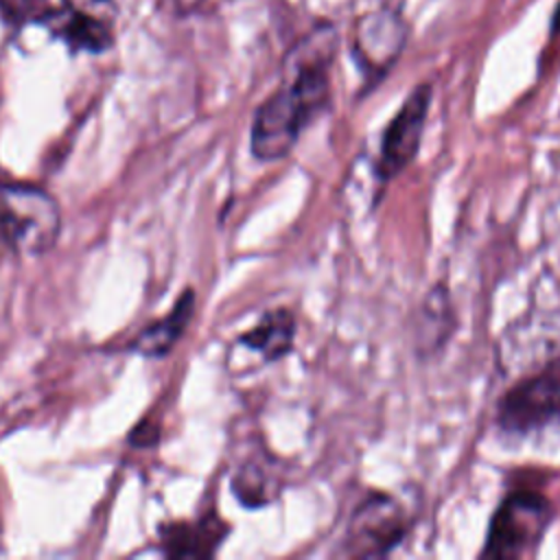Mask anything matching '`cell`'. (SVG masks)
Returning <instances> with one entry per match:
<instances>
[{
	"label": "cell",
	"instance_id": "4",
	"mask_svg": "<svg viewBox=\"0 0 560 560\" xmlns=\"http://www.w3.org/2000/svg\"><path fill=\"white\" fill-rule=\"evenodd\" d=\"M494 424L503 438L514 440L560 424V361L516 378L497 402Z\"/></svg>",
	"mask_w": 560,
	"mask_h": 560
},
{
	"label": "cell",
	"instance_id": "1",
	"mask_svg": "<svg viewBox=\"0 0 560 560\" xmlns=\"http://www.w3.org/2000/svg\"><path fill=\"white\" fill-rule=\"evenodd\" d=\"M332 57L330 28H317L289 52L280 85L258 105L252 120L249 147L256 160L276 162L289 155L302 131L328 107Z\"/></svg>",
	"mask_w": 560,
	"mask_h": 560
},
{
	"label": "cell",
	"instance_id": "13",
	"mask_svg": "<svg viewBox=\"0 0 560 560\" xmlns=\"http://www.w3.org/2000/svg\"><path fill=\"white\" fill-rule=\"evenodd\" d=\"M48 11V0H0V15L7 24L13 26H22L26 22H42Z\"/></svg>",
	"mask_w": 560,
	"mask_h": 560
},
{
	"label": "cell",
	"instance_id": "2",
	"mask_svg": "<svg viewBox=\"0 0 560 560\" xmlns=\"http://www.w3.org/2000/svg\"><path fill=\"white\" fill-rule=\"evenodd\" d=\"M61 232L59 203L42 188L0 184V241L20 256H42L55 247Z\"/></svg>",
	"mask_w": 560,
	"mask_h": 560
},
{
	"label": "cell",
	"instance_id": "9",
	"mask_svg": "<svg viewBox=\"0 0 560 560\" xmlns=\"http://www.w3.org/2000/svg\"><path fill=\"white\" fill-rule=\"evenodd\" d=\"M39 24L48 26V31L55 37L63 39L74 52H103L114 42V22L94 18L66 4L61 9L50 7V11L42 18Z\"/></svg>",
	"mask_w": 560,
	"mask_h": 560
},
{
	"label": "cell",
	"instance_id": "10",
	"mask_svg": "<svg viewBox=\"0 0 560 560\" xmlns=\"http://www.w3.org/2000/svg\"><path fill=\"white\" fill-rule=\"evenodd\" d=\"M295 330H298L295 315L289 308L280 306V308L267 311L254 328L245 330L238 337V343L260 354L265 363H273L284 359L293 350Z\"/></svg>",
	"mask_w": 560,
	"mask_h": 560
},
{
	"label": "cell",
	"instance_id": "3",
	"mask_svg": "<svg viewBox=\"0 0 560 560\" xmlns=\"http://www.w3.org/2000/svg\"><path fill=\"white\" fill-rule=\"evenodd\" d=\"M556 516L553 503L536 490H512L497 505L490 516L486 542L479 558L518 560L532 558L551 521Z\"/></svg>",
	"mask_w": 560,
	"mask_h": 560
},
{
	"label": "cell",
	"instance_id": "5",
	"mask_svg": "<svg viewBox=\"0 0 560 560\" xmlns=\"http://www.w3.org/2000/svg\"><path fill=\"white\" fill-rule=\"evenodd\" d=\"M411 521L402 503L383 490H372L352 510L341 536L337 556L343 558H385L409 534Z\"/></svg>",
	"mask_w": 560,
	"mask_h": 560
},
{
	"label": "cell",
	"instance_id": "12",
	"mask_svg": "<svg viewBox=\"0 0 560 560\" xmlns=\"http://www.w3.org/2000/svg\"><path fill=\"white\" fill-rule=\"evenodd\" d=\"M195 313V293L188 289L179 295L175 306L158 322L147 326L133 341V350L144 357H164L179 341Z\"/></svg>",
	"mask_w": 560,
	"mask_h": 560
},
{
	"label": "cell",
	"instance_id": "8",
	"mask_svg": "<svg viewBox=\"0 0 560 560\" xmlns=\"http://www.w3.org/2000/svg\"><path fill=\"white\" fill-rule=\"evenodd\" d=\"M230 534V523L208 512L197 521L168 523L160 532V547L168 558H210Z\"/></svg>",
	"mask_w": 560,
	"mask_h": 560
},
{
	"label": "cell",
	"instance_id": "7",
	"mask_svg": "<svg viewBox=\"0 0 560 560\" xmlns=\"http://www.w3.org/2000/svg\"><path fill=\"white\" fill-rule=\"evenodd\" d=\"M431 94L433 90L429 83L416 85L383 129L378 160L374 168L381 184L398 177L416 160L427 125V114L431 107Z\"/></svg>",
	"mask_w": 560,
	"mask_h": 560
},
{
	"label": "cell",
	"instance_id": "11",
	"mask_svg": "<svg viewBox=\"0 0 560 560\" xmlns=\"http://www.w3.org/2000/svg\"><path fill=\"white\" fill-rule=\"evenodd\" d=\"M282 488V475L273 468L269 455H249L232 477V492L245 508L271 503Z\"/></svg>",
	"mask_w": 560,
	"mask_h": 560
},
{
	"label": "cell",
	"instance_id": "14",
	"mask_svg": "<svg viewBox=\"0 0 560 560\" xmlns=\"http://www.w3.org/2000/svg\"><path fill=\"white\" fill-rule=\"evenodd\" d=\"M63 4L70 9H77V11L90 13L94 18L107 20V22H114L118 15L114 0H63Z\"/></svg>",
	"mask_w": 560,
	"mask_h": 560
},
{
	"label": "cell",
	"instance_id": "6",
	"mask_svg": "<svg viewBox=\"0 0 560 560\" xmlns=\"http://www.w3.org/2000/svg\"><path fill=\"white\" fill-rule=\"evenodd\" d=\"M560 361V311L536 308L508 324L497 339L501 374L521 378Z\"/></svg>",
	"mask_w": 560,
	"mask_h": 560
}]
</instances>
